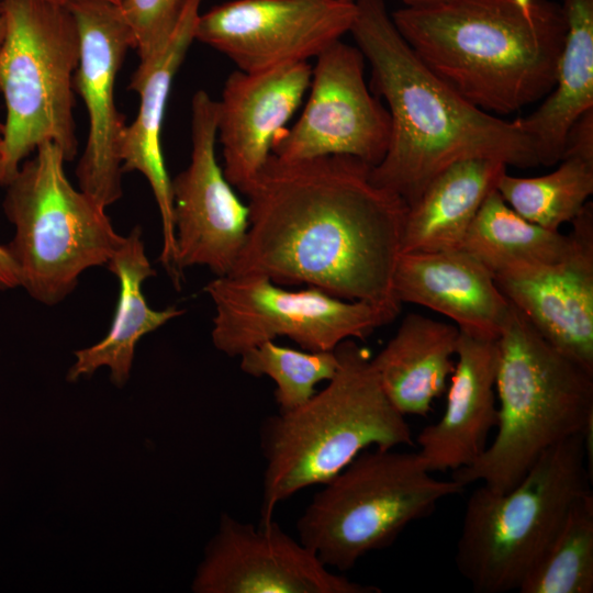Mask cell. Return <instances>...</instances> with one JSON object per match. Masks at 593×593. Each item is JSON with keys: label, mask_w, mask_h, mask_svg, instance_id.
<instances>
[{"label": "cell", "mask_w": 593, "mask_h": 593, "mask_svg": "<svg viewBox=\"0 0 593 593\" xmlns=\"http://www.w3.org/2000/svg\"><path fill=\"white\" fill-rule=\"evenodd\" d=\"M204 291L215 309L212 343L230 357L280 336L304 350L331 351L344 340L367 338L399 314L315 287L284 289L261 275L216 277Z\"/></svg>", "instance_id": "obj_10"}, {"label": "cell", "mask_w": 593, "mask_h": 593, "mask_svg": "<svg viewBox=\"0 0 593 593\" xmlns=\"http://www.w3.org/2000/svg\"><path fill=\"white\" fill-rule=\"evenodd\" d=\"M20 287V276L16 264L8 245L0 244V290H11Z\"/></svg>", "instance_id": "obj_30"}, {"label": "cell", "mask_w": 593, "mask_h": 593, "mask_svg": "<svg viewBox=\"0 0 593 593\" xmlns=\"http://www.w3.org/2000/svg\"><path fill=\"white\" fill-rule=\"evenodd\" d=\"M355 1V0H354ZM404 5H416L432 0H401Z\"/></svg>", "instance_id": "obj_34"}, {"label": "cell", "mask_w": 593, "mask_h": 593, "mask_svg": "<svg viewBox=\"0 0 593 593\" xmlns=\"http://www.w3.org/2000/svg\"><path fill=\"white\" fill-rule=\"evenodd\" d=\"M107 267L120 284L111 326L100 342L74 353L76 361L68 370L67 380L89 378L99 368L107 367L113 384L121 388L130 378L139 339L182 315L183 310L175 305L154 310L146 302L142 286L156 276V271L146 255L139 226L124 236Z\"/></svg>", "instance_id": "obj_21"}, {"label": "cell", "mask_w": 593, "mask_h": 593, "mask_svg": "<svg viewBox=\"0 0 593 593\" xmlns=\"http://www.w3.org/2000/svg\"><path fill=\"white\" fill-rule=\"evenodd\" d=\"M355 16L354 0H233L200 13L194 40L257 74L318 56Z\"/></svg>", "instance_id": "obj_12"}, {"label": "cell", "mask_w": 593, "mask_h": 593, "mask_svg": "<svg viewBox=\"0 0 593 593\" xmlns=\"http://www.w3.org/2000/svg\"><path fill=\"white\" fill-rule=\"evenodd\" d=\"M561 259L514 265L494 275L506 299L557 350L593 373V204L571 222Z\"/></svg>", "instance_id": "obj_16"}, {"label": "cell", "mask_w": 593, "mask_h": 593, "mask_svg": "<svg viewBox=\"0 0 593 593\" xmlns=\"http://www.w3.org/2000/svg\"><path fill=\"white\" fill-rule=\"evenodd\" d=\"M507 166L488 158L458 161L407 205L401 253L458 249Z\"/></svg>", "instance_id": "obj_24"}, {"label": "cell", "mask_w": 593, "mask_h": 593, "mask_svg": "<svg viewBox=\"0 0 593 593\" xmlns=\"http://www.w3.org/2000/svg\"><path fill=\"white\" fill-rule=\"evenodd\" d=\"M307 61L248 74L236 69L216 101L217 141L223 172L242 193L271 155L275 136L284 128L311 82Z\"/></svg>", "instance_id": "obj_17"}, {"label": "cell", "mask_w": 593, "mask_h": 593, "mask_svg": "<svg viewBox=\"0 0 593 593\" xmlns=\"http://www.w3.org/2000/svg\"><path fill=\"white\" fill-rule=\"evenodd\" d=\"M4 36V19L2 13L1 0H0V45Z\"/></svg>", "instance_id": "obj_33"}, {"label": "cell", "mask_w": 593, "mask_h": 593, "mask_svg": "<svg viewBox=\"0 0 593 593\" xmlns=\"http://www.w3.org/2000/svg\"><path fill=\"white\" fill-rule=\"evenodd\" d=\"M216 101L204 90L191 100V158L171 179L176 267H208L216 277L227 276L244 247L249 227L248 205L243 203L220 166Z\"/></svg>", "instance_id": "obj_13"}, {"label": "cell", "mask_w": 593, "mask_h": 593, "mask_svg": "<svg viewBox=\"0 0 593 593\" xmlns=\"http://www.w3.org/2000/svg\"><path fill=\"white\" fill-rule=\"evenodd\" d=\"M496 190L521 216L550 231L571 223L593 193V158L566 155L551 172L515 177L506 171Z\"/></svg>", "instance_id": "obj_26"}, {"label": "cell", "mask_w": 593, "mask_h": 593, "mask_svg": "<svg viewBox=\"0 0 593 593\" xmlns=\"http://www.w3.org/2000/svg\"><path fill=\"white\" fill-rule=\"evenodd\" d=\"M195 593H379L331 571L275 521L257 525L227 513L205 546L192 586Z\"/></svg>", "instance_id": "obj_14"}, {"label": "cell", "mask_w": 593, "mask_h": 593, "mask_svg": "<svg viewBox=\"0 0 593 593\" xmlns=\"http://www.w3.org/2000/svg\"><path fill=\"white\" fill-rule=\"evenodd\" d=\"M202 0H186L180 16L163 49L147 64H138L130 88L137 92L139 107L136 118L125 126L120 157L122 171H138L148 181L156 200L163 231L159 256L174 283L181 276L176 267V243L171 179L161 148V127L170 89L194 40Z\"/></svg>", "instance_id": "obj_18"}, {"label": "cell", "mask_w": 593, "mask_h": 593, "mask_svg": "<svg viewBox=\"0 0 593 593\" xmlns=\"http://www.w3.org/2000/svg\"><path fill=\"white\" fill-rule=\"evenodd\" d=\"M186 0H121L118 8L131 32L139 64H147L163 49Z\"/></svg>", "instance_id": "obj_29"}, {"label": "cell", "mask_w": 593, "mask_h": 593, "mask_svg": "<svg viewBox=\"0 0 593 593\" xmlns=\"http://www.w3.org/2000/svg\"><path fill=\"white\" fill-rule=\"evenodd\" d=\"M67 7L80 42L74 87L89 119L86 147L76 169L78 184L108 208L122 197L120 146L126 124L115 105L114 86L125 54L133 48L132 35L116 4L80 0Z\"/></svg>", "instance_id": "obj_15"}, {"label": "cell", "mask_w": 593, "mask_h": 593, "mask_svg": "<svg viewBox=\"0 0 593 593\" xmlns=\"http://www.w3.org/2000/svg\"><path fill=\"white\" fill-rule=\"evenodd\" d=\"M338 368L301 406L266 417L259 428L265 460L259 522L276 507L337 475L362 451L413 445L411 428L384 393L371 357L356 339L335 349Z\"/></svg>", "instance_id": "obj_4"}, {"label": "cell", "mask_w": 593, "mask_h": 593, "mask_svg": "<svg viewBox=\"0 0 593 593\" xmlns=\"http://www.w3.org/2000/svg\"><path fill=\"white\" fill-rule=\"evenodd\" d=\"M372 166L344 155H270L244 190L249 227L230 275H261L401 311L393 291L406 202L376 184Z\"/></svg>", "instance_id": "obj_1"}, {"label": "cell", "mask_w": 593, "mask_h": 593, "mask_svg": "<svg viewBox=\"0 0 593 593\" xmlns=\"http://www.w3.org/2000/svg\"><path fill=\"white\" fill-rule=\"evenodd\" d=\"M566 35L556 83L530 114L515 120L535 144L539 165L561 160L573 123L593 109V0H562Z\"/></svg>", "instance_id": "obj_23"}, {"label": "cell", "mask_w": 593, "mask_h": 593, "mask_svg": "<svg viewBox=\"0 0 593 593\" xmlns=\"http://www.w3.org/2000/svg\"><path fill=\"white\" fill-rule=\"evenodd\" d=\"M417 451H362L322 484L296 522L299 540L328 568L351 569L465 486L435 478Z\"/></svg>", "instance_id": "obj_8"}, {"label": "cell", "mask_w": 593, "mask_h": 593, "mask_svg": "<svg viewBox=\"0 0 593 593\" xmlns=\"http://www.w3.org/2000/svg\"><path fill=\"white\" fill-rule=\"evenodd\" d=\"M45 1L53 2L56 4H61V5H68L71 2L80 1V0H45ZM97 1H105V2H110L118 5L121 0H97Z\"/></svg>", "instance_id": "obj_32"}, {"label": "cell", "mask_w": 593, "mask_h": 593, "mask_svg": "<svg viewBox=\"0 0 593 593\" xmlns=\"http://www.w3.org/2000/svg\"><path fill=\"white\" fill-rule=\"evenodd\" d=\"M518 592H593V492L572 505Z\"/></svg>", "instance_id": "obj_27"}, {"label": "cell", "mask_w": 593, "mask_h": 593, "mask_svg": "<svg viewBox=\"0 0 593 593\" xmlns=\"http://www.w3.org/2000/svg\"><path fill=\"white\" fill-rule=\"evenodd\" d=\"M459 336L455 324L410 313L371 358L384 393L404 416H425L445 391L455 368Z\"/></svg>", "instance_id": "obj_22"}, {"label": "cell", "mask_w": 593, "mask_h": 593, "mask_svg": "<svg viewBox=\"0 0 593 593\" xmlns=\"http://www.w3.org/2000/svg\"><path fill=\"white\" fill-rule=\"evenodd\" d=\"M0 184H5L3 124L0 123Z\"/></svg>", "instance_id": "obj_31"}, {"label": "cell", "mask_w": 593, "mask_h": 593, "mask_svg": "<svg viewBox=\"0 0 593 593\" xmlns=\"http://www.w3.org/2000/svg\"><path fill=\"white\" fill-rule=\"evenodd\" d=\"M419 59L479 109L507 115L553 89L566 35L552 0H432L391 13Z\"/></svg>", "instance_id": "obj_3"}, {"label": "cell", "mask_w": 593, "mask_h": 593, "mask_svg": "<svg viewBox=\"0 0 593 593\" xmlns=\"http://www.w3.org/2000/svg\"><path fill=\"white\" fill-rule=\"evenodd\" d=\"M589 466L585 435H574L546 450L510 491L482 484L470 494L455 562L475 593L518 591L572 505L592 493Z\"/></svg>", "instance_id": "obj_6"}, {"label": "cell", "mask_w": 593, "mask_h": 593, "mask_svg": "<svg viewBox=\"0 0 593 593\" xmlns=\"http://www.w3.org/2000/svg\"><path fill=\"white\" fill-rule=\"evenodd\" d=\"M455 357L444 414L416 437L417 452L430 472L473 463L497 424L496 340L460 331Z\"/></svg>", "instance_id": "obj_19"}, {"label": "cell", "mask_w": 593, "mask_h": 593, "mask_svg": "<svg viewBox=\"0 0 593 593\" xmlns=\"http://www.w3.org/2000/svg\"><path fill=\"white\" fill-rule=\"evenodd\" d=\"M350 33L371 69L370 90L384 99L391 135L372 181L413 203L449 166L488 158L539 166L532 138L514 121L467 101L437 77L396 29L383 0H355Z\"/></svg>", "instance_id": "obj_2"}, {"label": "cell", "mask_w": 593, "mask_h": 593, "mask_svg": "<svg viewBox=\"0 0 593 593\" xmlns=\"http://www.w3.org/2000/svg\"><path fill=\"white\" fill-rule=\"evenodd\" d=\"M0 93L5 184L42 144L61 148L67 161L78 150L74 78L79 33L67 5L45 0H1Z\"/></svg>", "instance_id": "obj_9"}, {"label": "cell", "mask_w": 593, "mask_h": 593, "mask_svg": "<svg viewBox=\"0 0 593 593\" xmlns=\"http://www.w3.org/2000/svg\"><path fill=\"white\" fill-rule=\"evenodd\" d=\"M496 346L494 438L451 479L507 492L550 447L593 429V373L557 350L512 303Z\"/></svg>", "instance_id": "obj_5"}, {"label": "cell", "mask_w": 593, "mask_h": 593, "mask_svg": "<svg viewBox=\"0 0 593 593\" xmlns=\"http://www.w3.org/2000/svg\"><path fill=\"white\" fill-rule=\"evenodd\" d=\"M34 153L5 186L3 211L14 226L7 245L20 287L53 306L77 288L82 272L107 266L124 236L105 208L71 184L60 147L44 143Z\"/></svg>", "instance_id": "obj_7"}, {"label": "cell", "mask_w": 593, "mask_h": 593, "mask_svg": "<svg viewBox=\"0 0 593 593\" xmlns=\"http://www.w3.org/2000/svg\"><path fill=\"white\" fill-rule=\"evenodd\" d=\"M315 58L305 108L275 136L271 154L284 160L344 155L374 167L388 150L391 119L367 86L362 53L338 40Z\"/></svg>", "instance_id": "obj_11"}, {"label": "cell", "mask_w": 593, "mask_h": 593, "mask_svg": "<svg viewBox=\"0 0 593 593\" xmlns=\"http://www.w3.org/2000/svg\"><path fill=\"white\" fill-rule=\"evenodd\" d=\"M393 291L401 304L427 307L461 332L494 340L511 306L493 275L461 248L401 253Z\"/></svg>", "instance_id": "obj_20"}, {"label": "cell", "mask_w": 593, "mask_h": 593, "mask_svg": "<svg viewBox=\"0 0 593 593\" xmlns=\"http://www.w3.org/2000/svg\"><path fill=\"white\" fill-rule=\"evenodd\" d=\"M572 246L571 232L564 235L529 222L494 189L482 203L460 248L494 276L514 265L557 261Z\"/></svg>", "instance_id": "obj_25"}, {"label": "cell", "mask_w": 593, "mask_h": 593, "mask_svg": "<svg viewBox=\"0 0 593 593\" xmlns=\"http://www.w3.org/2000/svg\"><path fill=\"white\" fill-rule=\"evenodd\" d=\"M239 368L251 377L272 379L279 412H288L307 402L318 383L334 377L338 358L335 350L309 351L268 340L243 353Z\"/></svg>", "instance_id": "obj_28"}]
</instances>
